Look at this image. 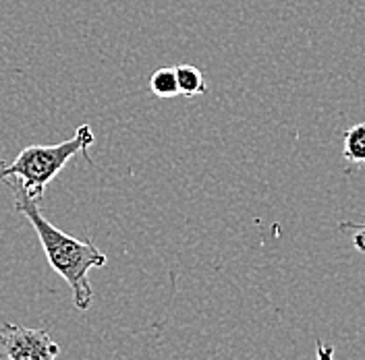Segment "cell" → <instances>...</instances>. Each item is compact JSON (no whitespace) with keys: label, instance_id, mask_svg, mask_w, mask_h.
Returning <instances> with one entry per match:
<instances>
[{"label":"cell","instance_id":"9c48e42d","mask_svg":"<svg viewBox=\"0 0 365 360\" xmlns=\"http://www.w3.org/2000/svg\"><path fill=\"white\" fill-rule=\"evenodd\" d=\"M4 166H6V164H4V162L0 159V176H2V168H4Z\"/></svg>","mask_w":365,"mask_h":360},{"label":"cell","instance_id":"52a82bcc","mask_svg":"<svg viewBox=\"0 0 365 360\" xmlns=\"http://www.w3.org/2000/svg\"><path fill=\"white\" fill-rule=\"evenodd\" d=\"M339 230H349L353 232V247L359 253H365V222H341Z\"/></svg>","mask_w":365,"mask_h":360},{"label":"cell","instance_id":"5b68a950","mask_svg":"<svg viewBox=\"0 0 365 360\" xmlns=\"http://www.w3.org/2000/svg\"><path fill=\"white\" fill-rule=\"evenodd\" d=\"M175 73H177L179 95L193 97V95L205 93L204 75H202L200 68L191 67V65H179V67H175Z\"/></svg>","mask_w":365,"mask_h":360},{"label":"cell","instance_id":"8992f818","mask_svg":"<svg viewBox=\"0 0 365 360\" xmlns=\"http://www.w3.org/2000/svg\"><path fill=\"white\" fill-rule=\"evenodd\" d=\"M150 90L156 97H177L179 95V85H177V73L175 67H162L154 70L150 79Z\"/></svg>","mask_w":365,"mask_h":360},{"label":"cell","instance_id":"277c9868","mask_svg":"<svg viewBox=\"0 0 365 360\" xmlns=\"http://www.w3.org/2000/svg\"><path fill=\"white\" fill-rule=\"evenodd\" d=\"M342 158L349 162V172L365 164V122L351 127L342 135Z\"/></svg>","mask_w":365,"mask_h":360},{"label":"cell","instance_id":"ba28073f","mask_svg":"<svg viewBox=\"0 0 365 360\" xmlns=\"http://www.w3.org/2000/svg\"><path fill=\"white\" fill-rule=\"evenodd\" d=\"M316 352H318V360H334V348L330 344L318 342L316 344Z\"/></svg>","mask_w":365,"mask_h":360},{"label":"cell","instance_id":"6da1fadb","mask_svg":"<svg viewBox=\"0 0 365 360\" xmlns=\"http://www.w3.org/2000/svg\"><path fill=\"white\" fill-rule=\"evenodd\" d=\"M0 182H6L11 186L13 199H15V211L25 216L29 224L34 226L50 268L56 271L71 288L73 305L79 311H88L93 300V290H91L88 275L91 270L104 268L108 263L106 255L93 245V240H77L67 232L58 230L54 224H50L38 205L40 201L31 199L17 180L2 179Z\"/></svg>","mask_w":365,"mask_h":360},{"label":"cell","instance_id":"3957f363","mask_svg":"<svg viewBox=\"0 0 365 360\" xmlns=\"http://www.w3.org/2000/svg\"><path fill=\"white\" fill-rule=\"evenodd\" d=\"M61 346L46 329H31L17 323L0 327V360H56Z\"/></svg>","mask_w":365,"mask_h":360},{"label":"cell","instance_id":"7a4b0ae2","mask_svg":"<svg viewBox=\"0 0 365 360\" xmlns=\"http://www.w3.org/2000/svg\"><path fill=\"white\" fill-rule=\"evenodd\" d=\"M96 137L91 131L90 125H81L75 135L56 143V145H29L17 154V158L13 159L9 166L2 168V179L17 180L25 189V193L36 199L42 201L46 186L50 184V180L58 176V172L67 166L71 159L79 154L88 156V149L93 145Z\"/></svg>","mask_w":365,"mask_h":360}]
</instances>
